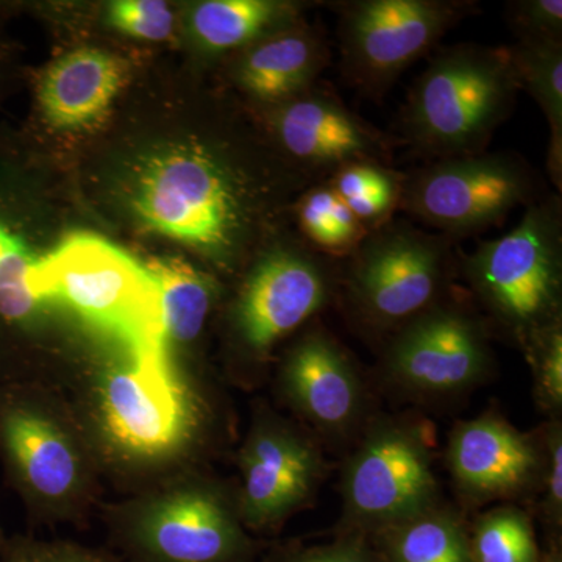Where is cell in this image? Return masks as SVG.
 I'll use <instances>...</instances> for the list:
<instances>
[{"label": "cell", "instance_id": "obj_1", "mask_svg": "<svg viewBox=\"0 0 562 562\" xmlns=\"http://www.w3.org/2000/svg\"><path fill=\"white\" fill-rule=\"evenodd\" d=\"M266 191L231 150L192 143L146 162L133 206L151 232L233 268L254 235Z\"/></svg>", "mask_w": 562, "mask_h": 562}, {"label": "cell", "instance_id": "obj_2", "mask_svg": "<svg viewBox=\"0 0 562 562\" xmlns=\"http://www.w3.org/2000/svg\"><path fill=\"white\" fill-rule=\"evenodd\" d=\"M519 91L505 46L442 47L409 88L395 136L430 161L482 154Z\"/></svg>", "mask_w": 562, "mask_h": 562}, {"label": "cell", "instance_id": "obj_3", "mask_svg": "<svg viewBox=\"0 0 562 562\" xmlns=\"http://www.w3.org/2000/svg\"><path fill=\"white\" fill-rule=\"evenodd\" d=\"M32 291L63 302L127 347L131 358H162L166 335L157 284L127 251L92 233H72L38 257Z\"/></svg>", "mask_w": 562, "mask_h": 562}, {"label": "cell", "instance_id": "obj_4", "mask_svg": "<svg viewBox=\"0 0 562 562\" xmlns=\"http://www.w3.org/2000/svg\"><path fill=\"white\" fill-rule=\"evenodd\" d=\"M458 271L487 325L519 344L562 321V202L547 194L512 232L458 250Z\"/></svg>", "mask_w": 562, "mask_h": 562}, {"label": "cell", "instance_id": "obj_5", "mask_svg": "<svg viewBox=\"0 0 562 562\" xmlns=\"http://www.w3.org/2000/svg\"><path fill=\"white\" fill-rule=\"evenodd\" d=\"M458 244L406 220L369 233L350 255L342 279L355 322L390 336L442 301L457 269Z\"/></svg>", "mask_w": 562, "mask_h": 562}, {"label": "cell", "instance_id": "obj_6", "mask_svg": "<svg viewBox=\"0 0 562 562\" xmlns=\"http://www.w3.org/2000/svg\"><path fill=\"white\" fill-rule=\"evenodd\" d=\"M342 468L344 532L379 535L438 506L435 442L409 417H373Z\"/></svg>", "mask_w": 562, "mask_h": 562}, {"label": "cell", "instance_id": "obj_7", "mask_svg": "<svg viewBox=\"0 0 562 562\" xmlns=\"http://www.w3.org/2000/svg\"><path fill=\"white\" fill-rule=\"evenodd\" d=\"M549 194L541 173L516 151L428 161L406 173L398 210L460 243L501 227L517 209Z\"/></svg>", "mask_w": 562, "mask_h": 562}, {"label": "cell", "instance_id": "obj_8", "mask_svg": "<svg viewBox=\"0 0 562 562\" xmlns=\"http://www.w3.org/2000/svg\"><path fill=\"white\" fill-rule=\"evenodd\" d=\"M328 5L338 16L344 80L375 102L480 9L472 0H341Z\"/></svg>", "mask_w": 562, "mask_h": 562}, {"label": "cell", "instance_id": "obj_9", "mask_svg": "<svg viewBox=\"0 0 562 562\" xmlns=\"http://www.w3.org/2000/svg\"><path fill=\"white\" fill-rule=\"evenodd\" d=\"M490 331L479 313L446 295L387 336L380 372L405 397H460L494 371Z\"/></svg>", "mask_w": 562, "mask_h": 562}, {"label": "cell", "instance_id": "obj_10", "mask_svg": "<svg viewBox=\"0 0 562 562\" xmlns=\"http://www.w3.org/2000/svg\"><path fill=\"white\" fill-rule=\"evenodd\" d=\"M330 257L305 239L277 241L261 251L243 280L232 321L239 342L266 357L291 333L324 312L338 290Z\"/></svg>", "mask_w": 562, "mask_h": 562}, {"label": "cell", "instance_id": "obj_11", "mask_svg": "<svg viewBox=\"0 0 562 562\" xmlns=\"http://www.w3.org/2000/svg\"><path fill=\"white\" fill-rule=\"evenodd\" d=\"M106 439L139 460L168 457L190 441L198 406L168 357L131 358L106 373L101 386Z\"/></svg>", "mask_w": 562, "mask_h": 562}, {"label": "cell", "instance_id": "obj_12", "mask_svg": "<svg viewBox=\"0 0 562 562\" xmlns=\"http://www.w3.org/2000/svg\"><path fill=\"white\" fill-rule=\"evenodd\" d=\"M262 110L277 149L317 181L327 180L350 162L391 166L394 150L402 146L397 136L355 113L322 81Z\"/></svg>", "mask_w": 562, "mask_h": 562}, {"label": "cell", "instance_id": "obj_13", "mask_svg": "<svg viewBox=\"0 0 562 562\" xmlns=\"http://www.w3.org/2000/svg\"><path fill=\"white\" fill-rule=\"evenodd\" d=\"M447 468L471 506L509 502L539 491L542 443L495 413L460 422L450 431Z\"/></svg>", "mask_w": 562, "mask_h": 562}, {"label": "cell", "instance_id": "obj_14", "mask_svg": "<svg viewBox=\"0 0 562 562\" xmlns=\"http://www.w3.org/2000/svg\"><path fill=\"white\" fill-rule=\"evenodd\" d=\"M281 383L295 412L325 438L360 435L369 422L368 391L353 358L319 325L288 351Z\"/></svg>", "mask_w": 562, "mask_h": 562}, {"label": "cell", "instance_id": "obj_15", "mask_svg": "<svg viewBox=\"0 0 562 562\" xmlns=\"http://www.w3.org/2000/svg\"><path fill=\"white\" fill-rule=\"evenodd\" d=\"M241 513L250 525L279 522L319 490L325 461L319 446L292 427L258 425L241 454Z\"/></svg>", "mask_w": 562, "mask_h": 562}, {"label": "cell", "instance_id": "obj_16", "mask_svg": "<svg viewBox=\"0 0 562 562\" xmlns=\"http://www.w3.org/2000/svg\"><path fill=\"white\" fill-rule=\"evenodd\" d=\"M330 60L324 31L301 21L244 47L233 68V80L251 101L271 106L321 81Z\"/></svg>", "mask_w": 562, "mask_h": 562}, {"label": "cell", "instance_id": "obj_17", "mask_svg": "<svg viewBox=\"0 0 562 562\" xmlns=\"http://www.w3.org/2000/svg\"><path fill=\"white\" fill-rule=\"evenodd\" d=\"M143 538L151 552L169 562H224L244 546L231 509L206 491L181 492L155 506Z\"/></svg>", "mask_w": 562, "mask_h": 562}, {"label": "cell", "instance_id": "obj_18", "mask_svg": "<svg viewBox=\"0 0 562 562\" xmlns=\"http://www.w3.org/2000/svg\"><path fill=\"white\" fill-rule=\"evenodd\" d=\"M128 65L110 52L81 47L47 66L36 87L41 116L58 131L90 127L116 101Z\"/></svg>", "mask_w": 562, "mask_h": 562}, {"label": "cell", "instance_id": "obj_19", "mask_svg": "<svg viewBox=\"0 0 562 562\" xmlns=\"http://www.w3.org/2000/svg\"><path fill=\"white\" fill-rule=\"evenodd\" d=\"M3 447L22 480L46 498L65 497L76 484L79 464L65 435L41 414L11 408L0 419Z\"/></svg>", "mask_w": 562, "mask_h": 562}, {"label": "cell", "instance_id": "obj_20", "mask_svg": "<svg viewBox=\"0 0 562 562\" xmlns=\"http://www.w3.org/2000/svg\"><path fill=\"white\" fill-rule=\"evenodd\" d=\"M305 9V2L206 0L192 10L191 31L203 50L225 54L299 24Z\"/></svg>", "mask_w": 562, "mask_h": 562}, {"label": "cell", "instance_id": "obj_21", "mask_svg": "<svg viewBox=\"0 0 562 562\" xmlns=\"http://www.w3.org/2000/svg\"><path fill=\"white\" fill-rule=\"evenodd\" d=\"M517 87L535 99L549 122L547 176L562 191V40H516L505 46Z\"/></svg>", "mask_w": 562, "mask_h": 562}, {"label": "cell", "instance_id": "obj_22", "mask_svg": "<svg viewBox=\"0 0 562 562\" xmlns=\"http://www.w3.org/2000/svg\"><path fill=\"white\" fill-rule=\"evenodd\" d=\"M371 541L382 562H472L464 520L442 503L380 531Z\"/></svg>", "mask_w": 562, "mask_h": 562}, {"label": "cell", "instance_id": "obj_23", "mask_svg": "<svg viewBox=\"0 0 562 562\" xmlns=\"http://www.w3.org/2000/svg\"><path fill=\"white\" fill-rule=\"evenodd\" d=\"M160 294L166 339L191 342L205 327L216 284L179 257H154L144 265Z\"/></svg>", "mask_w": 562, "mask_h": 562}, {"label": "cell", "instance_id": "obj_24", "mask_svg": "<svg viewBox=\"0 0 562 562\" xmlns=\"http://www.w3.org/2000/svg\"><path fill=\"white\" fill-rule=\"evenodd\" d=\"M292 220L302 238L325 257L349 258L369 235L327 180L303 192L292 209Z\"/></svg>", "mask_w": 562, "mask_h": 562}, {"label": "cell", "instance_id": "obj_25", "mask_svg": "<svg viewBox=\"0 0 562 562\" xmlns=\"http://www.w3.org/2000/svg\"><path fill=\"white\" fill-rule=\"evenodd\" d=\"M405 176L380 162H350L331 173L327 183L371 233L394 220Z\"/></svg>", "mask_w": 562, "mask_h": 562}, {"label": "cell", "instance_id": "obj_26", "mask_svg": "<svg viewBox=\"0 0 562 562\" xmlns=\"http://www.w3.org/2000/svg\"><path fill=\"white\" fill-rule=\"evenodd\" d=\"M472 562H541L530 516L513 505L483 513L469 532Z\"/></svg>", "mask_w": 562, "mask_h": 562}, {"label": "cell", "instance_id": "obj_27", "mask_svg": "<svg viewBox=\"0 0 562 562\" xmlns=\"http://www.w3.org/2000/svg\"><path fill=\"white\" fill-rule=\"evenodd\" d=\"M522 350L531 368L536 403L557 419L562 409V321L535 333Z\"/></svg>", "mask_w": 562, "mask_h": 562}, {"label": "cell", "instance_id": "obj_28", "mask_svg": "<svg viewBox=\"0 0 562 562\" xmlns=\"http://www.w3.org/2000/svg\"><path fill=\"white\" fill-rule=\"evenodd\" d=\"M109 22L133 38L165 41L171 36L173 14L160 0H117L110 3Z\"/></svg>", "mask_w": 562, "mask_h": 562}, {"label": "cell", "instance_id": "obj_29", "mask_svg": "<svg viewBox=\"0 0 562 562\" xmlns=\"http://www.w3.org/2000/svg\"><path fill=\"white\" fill-rule=\"evenodd\" d=\"M542 443V473L539 483L541 512L547 522L560 527L562 522V425L552 419L539 431Z\"/></svg>", "mask_w": 562, "mask_h": 562}, {"label": "cell", "instance_id": "obj_30", "mask_svg": "<svg viewBox=\"0 0 562 562\" xmlns=\"http://www.w3.org/2000/svg\"><path fill=\"white\" fill-rule=\"evenodd\" d=\"M506 22L517 40H562L561 0H514Z\"/></svg>", "mask_w": 562, "mask_h": 562}, {"label": "cell", "instance_id": "obj_31", "mask_svg": "<svg viewBox=\"0 0 562 562\" xmlns=\"http://www.w3.org/2000/svg\"><path fill=\"white\" fill-rule=\"evenodd\" d=\"M288 562H382V558L368 536L342 532L335 542L305 550Z\"/></svg>", "mask_w": 562, "mask_h": 562}, {"label": "cell", "instance_id": "obj_32", "mask_svg": "<svg viewBox=\"0 0 562 562\" xmlns=\"http://www.w3.org/2000/svg\"><path fill=\"white\" fill-rule=\"evenodd\" d=\"M541 562H562L561 547L554 543L550 552L546 557L541 558Z\"/></svg>", "mask_w": 562, "mask_h": 562}]
</instances>
